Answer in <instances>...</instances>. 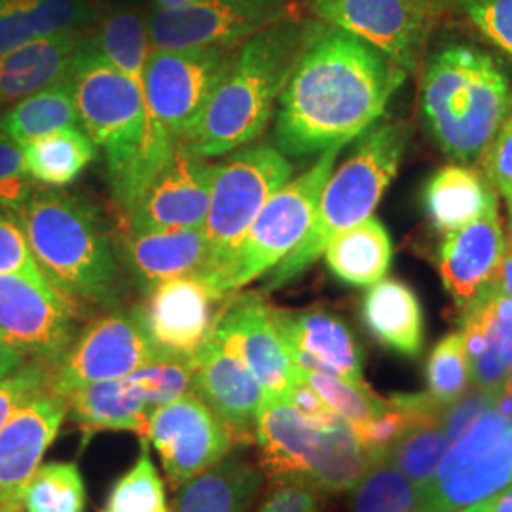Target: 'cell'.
Masks as SVG:
<instances>
[{
    "mask_svg": "<svg viewBox=\"0 0 512 512\" xmlns=\"http://www.w3.org/2000/svg\"><path fill=\"white\" fill-rule=\"evenodd\" d=\"M86 35L42 38L0 54V107L16 105L33 93L63 82Z\"/></svg>",
    "mask_w": 512,
    "mask_h": 512,
    "instance_id": "4316f807",
    "label": "cell"
},
{
    "mask_svg": "<svg viewBox=\"0 0 512 512\" xmlns=\"http://www.w3.org/2000/svg\"><path fill=\"white\" fill-rule=\"evenodd\" d=\"M228 296L202 275H184L156 285L131 315L160 355L190 361L211 336Z\"/></svg>",
    "mask_w": 512,
    "mask_h": 512,
    "instance_id": "9a60e30c",
    "label": "cell"
},
{
    "mask_svg": "<svg viewBox=\"0 0 512 512\" xmlns=\"http://www.w3.org/2000/svg\"><path fill=\"white\" fill-rule=\"evenodd\" d=\"M340 150H325L308 171L281 186L264 203L232 251L205 277L219 293H238L251 281L272 272L304 239Z\"/></svg>",
    "mask_w": 512,
    "mask_h": 512,
    "instance_id": "52a82bcc",
    "label": "cell"
},
{
    "mask_svg": "<svg viewBox=\"0 0 512 512\" xmlns=\"http://www.w3.org/2000/svg\"><path fill=\"white\" fill-rule=\"evenodd\" d=\"M158 355L133 315L107 313L74 338L52 368L50 389L67 397L82 387L124 378Z\"/></svg>",
    "mask_w": 512,
    "mask_h": 512,
    "instance_id": "e0dca14e",
    "label": "cell"
},
{
    "mask_svg": "<svg viewBox=\"0 0 512 512\" xmlns=\"http://www.w3.org/2000/svg\"><path fill=\"white\" fill-rule=\"evenodd\" d=\"M196 2L202 0H154L156 8H184V6H192Z\"/></svg>",
    "mask_w": 512,
    "mask_h": 512,
    "instance_id": "db71d44e",
    "label": "cell"
},
{
    "mask_svg": "<svg viewBox=\"0 0 512 512\" xmlns=\"http://www.w3.org/2000/svg\"><path fill=\"white\" fill-rule=\"evenodd\" d=\"M264 473L239 458H226L177 490L175 512H245Z\"/></svg>",
    "mask_w": 512,
    "mask_h": 512,
    "instance_id": "1f68e13d",
    "label": "cell"
},
{
    "mask_svg": "<svg viewBox=\"0 0 512 512\" xmlns=\"http://www.w3.org/2000/svg\"><path fill=\"white\" fill-rule=\"evenodd\" d=\"M190 366L192 393L226 423L236 442H255L256 418L266 393L253 372L213 334Z\"/></svg>",
    "mask_w": 512,
    "mask_h": 512,
    "instance_id": "ffe728a7",
    "label": "cell"
},
{
    "mask_svg": "<svg viewBox=\"0 0 512 512\" xmlns=\"http://www.w3.org/2000/svg\"><path fill=\"white\" fill-rule=\"evenodd\" d=\"M122 247L129 270L145 293L169 279L203 277L211 268V251L203 226L128 232Z\"/></svg>",
    "mask_w": 512,
    "mask_h": 512,
    "instance_id": "cb8c5ba5",
    "label": "cell"
},
{
    "mask_svg": "<svg viewBox=\"0 0 512 512\" xmlns=\"http://www.w3.org/2000/svg\"><path fill=\"white\" fill-rule=\"evenodd\" d=\"M323 255L340 281L351 287H370L387 274L393 245L384 224L370 217L332 239Z\"/></svg>",
    "mask_w": 512,
    "mask_h": 512,
    "instance_id": "d6a6232c",
    "label": "cell"
},
{
    "mask_svg": "<svg viewBox=\"0 0 512 512\" xmlns=\"http://www.w3.org/2000/svg\"><path fill=\"white\" fill-rule=\"evenodd\" d=\"M476 31L512 57V0H452Z\"/></svg>",
    "mask_w": 512,
    "mask_h": 512,
    "instance_id": "b9f144b4",
    "label": "cell"
},
{
    "mask_svg": "<svg viewBox=\"0 0 512 512\" xmlns=\"http://www.w3.org/2000/svg\"><path fill=\"white\" fill-rule=\"evenodd\" d=\"M52 384V366L31 361L0 380V429L21 406L33 401Z\"/></svg>",
    "mask_w": 512,
    "mask_h": 512,
    "instance_id": "7bdbcfd3",
    "label": "cell"
},
{
    "mask_svg": "<svg viewBox=\"0 0 512 512\" xmlns=\"http://www.w3.org/2000/svg\"><path fill=\"white\" fill-rule=\"evenodd\" d=\"M35 190L37 183L23 165V148L0 129V209L16 215Z\"/></svg>",
    "mask_w": 512,
    "mask_h": 512,
    "instance_id": "ee69618b",
    "label": "cell"
},
{
    "mask_svg": "<svg viewBox=\"0 0 512 512\" xmlns=\"http://www.w3.org/2000/svg\"><path fill=\"white\" fill-rule=\"evenodd\" d=\"M321 25L319 19L289 16L243 42L200 126L181 145L202 158H217L258 139Z\"/></svg>",
    "mask_w": 512,
    "mask_h": 512,
    "instance_id": "7a4b0ae2",
    "label": "cell"
},
{
    "mask_svg": "<svg viewBox=\"0 0 512 512\" xmlns=\"http://www.w3.org/2000/svg\"><path fill=\"white\" fill-rule=\"evenodd\" d=\"M363 321L370 334L406 357L423 349V311L420 298L399 279H382L370 285L363 300Z\"/></svg>",
    "mask_w": 512,
    "mask_h": 512,
    "instance_id": "4dcf8cb0",
    "label": "cell"
},
{
    "mask_svg": "<svg viewBox=\"0 0 512 512\" xmlns=\"http://www.w3.org/2000/svg\"><path fill=\"white\" fill-rule=\"evenodd\" d=\"M78 311L50 281L0 275V340L54 368L76 338Z\"/></svg>",
    "mask_w": 512,
    "mask_h": 512,
    "instance_id": "5bb4252c",
    "label": "cell"
},
{
    "mask_svg": "<svg viewBox=\"0 0 512 512\" xmlns=\"http://www.w3.org/2000/svg\"><path fill=\"white\" fill-rule=\"evenodd\" d=\"M67 416V399L40 393L0 429V507H21L23 492Z\"/></svg>",
    "mask_w": 512,
    "mask_h": 512,
    "instance_id": "44dd1931",
    "label": "cell"
},
{
    "mask_svg": "<svg viewBox=\"0 0 512 512\" xmlns=\"http://www.w3.org/2000/svg\"><path fill=\"white\" fill-rule=\"evenodd\" d=\"M78 124L80 118L69 76L63 82L21 99L0 116V129L21 148L59 129L78 128Z\"/></svg>",
    "mask_w": 512,
    "mask_h": 512,
    "instance_id": "e575fe53",
    "label": "cell"
},
{
    "mask_svg": "<svg viewBox=\"0 0 512 512\" xmlns=\"http://www.w3.org/2000/svg\"><path fill=\"white\" fill-rule=\"evenodd\" d=\"M211 334L253 372L266 397L287 399L296 365L275 330L272 306L262 296L230 294Z\"/></svg>",
    "mask_w": 512,
    "mask_h": 512,
    "instance_id": "ac0fdd59",
    "label": "cell"
},
{
    "mask_svg": "<svg viewBox=\"0 0 512 512\" xmlns=\"http://www.w3.org/2000/svg\"><path fill=\"white\" fill-rule=\"evenodd\" d=\"M296 376L310 385L311 389L323 399L330 410L346 421L351 431H359L366 423L378 418L385 408L387 399L378 397L366 384H353L344 378L330 376L315 370H306L296 366Z\"/></svg>",
    "mask_w": 512,
    "mask_h": 512,
    "instance_id": "74e56055",
    "label": "cell"
},
{
    "mask_svg": "<svg viewBox=\"0 0 512 512\" xmlns=\"http://www.w3.org/2000/svg\"><path fill=\"white\" fill-rule=\"evenodd\" d=\"M217 164L177 143L173 156L128 215V232L202 228Z\"/></svg>",
    "mask_w": 512,
    "mask_h": 512,
    "instance_id": "d6986e66",
    "label": "cell"
},
{
    "mask_svg": "<svg viewBox=\"0 0 512 512\" xmlns=\"http://www.w3.org/2000/svg\"><path fill=\"white\" fill-rule=\"evenodd\" d=\"M423 202L429 219L442 234L475 222L497 205V194L486 175L465 164L440 167L425 184Z\"/></svg>",
    "mask_w": 512,
    "mask_h": 512,
    "instance_id": "f546056e",
    "label": "cell"
},
{
    "mask_svg": "<svg viewBox=\"0 0 512 512\" xmlns=\"http://www.w3.org/2000/svg\"><path fill=\"white\" fill-rule=\"evenodd\" d=\"M294 16L289 0H202L184 8H154L150 52L241 46L256 33Z\"/></svg>",
    "mask_w": 512,
    "mask_h": 512,
    "instance_id": "4fadbf2b",
    "label": "cell"
},
{
    "mask_svg": "<svg viewBox=\"0 0 512 512\" xmlns=\"http://www.w3.org/2000/svg\"><path fill=\"white\" fill-rule=\"evenodd\" d=\"M473 387L471 363L461 332L444 336L427 361V395L439 404L459 399Z\"/></svg>",
    "mask_w": 512,
    "mask_h": 512,
    "instance_id": "ab89813d",
    "label": "cell"
},
{
    "mask_svg": "<svg viewBox=\"0 0 512 512\" xmlns=\"http://www.w3.org/2000/svg\"><path fill=\"white\" fill-rule=\"evenodd\" d=\"M239 46L156 50L145 69L147 97L177 143H184L202 122L203 112L232 69Z\"/></svg>",
    "mask_w": 512,
    "mask_h": 512,
    "instance_id": "8fae6325",
    "label": "cell"
},
{
    "mask_svg": "<svg viewBox=\"0 0 512 512\" xmlns=\"http://www.w3.org/2000/svg\"><path fill=\"white\" fill-rule=\"evenodd\" d=\"M420 103L437 147L459 164H476L512 114L511 78L482 48L448 42L425 61Z\"/></svg>",
    "mask_w": 512,
    "mask_h": 512,
    "instance_id": "3957f363",
    "label": "cell"
},
{
    "mask_svg": "<svg viewBox=\"0 0 512 512\" xmlns=\"http://www.w3.org/2000/svg\"><path fill=\"white\" fill-rule=\"evenodd\" d=\"M69 84L80 124L93 143L105 150L107 169L124 164L141 147L147 122L158 118L147 92L110 65L90 35L82 38L74 54Z\"/></svg>",
    "mask_w": 512,
    "mask_h": 512,
    "instance_id": "ba28073f",
    "label": "cell"
},
{
    "mask_svg": "<svg viewBox=\"0 0 512 512\" xmlns=\"http://www.w3.org/2000/svg\"><path fill=\"white\" fill-rule=\"evenodd\" d=\"M452 0H311V14L380 50L414 73L442 12Z\"/></svg>",
    "mask_w": 512,
    "mask_h": 512,
    "instance_id": "7c38bea8",
    "label": "cell"
},
{
    "mask_svg": "<svg viewBox=\"0 0 512 512\" xmlns=\"http://www.w3.org/2000/svg\"><path fill=\"white\" fill-rule=\"evenodd\" d=\"M272 321L294 365L365 384L363 353L348 325L321 310H277Z\"/></svg>",
    "mask_w": 512,
    "mask_h": 512,
    "instance_id": "603a6c76",
    "label": "cell"
},
{
    "mask_svg": "<svg viewBox=\"0 0 512 512\" xmlns=\"http://www.w3.org/2000/svg\"><path fill=\"white\" fill-rule=\"evenodd\" d=\"M145 439L162 459L173 490L230 456L236 444L226 423L194 393L156 408Z\"/></svg>",
    "mask_w": 512,
    "mask_h": 512,
    "instance_id": "2e32d148",
    "label": "cell"
},
{
    "mask_svg": "<svg viewBox=\"0 0 512 512\" xmlns=\"http://www.w3.org/2000/svg\"><path fill=\"white\" fill-rule=\"evenodd\" d=\"M255 442L264 476H304L323 492H349L370 459L346 421L319 427L272 397L258 410Z\"/></svg>",
    "mask_w": 512,
    "mask_h": 512,
    "instance_id": "8992f818",
    "label": "cell"
},
{
    "mask_svg": "<svg viewBox=\"0 0 512 512\" xmlns=\"http://www.w3.org/2000/svg\"><path fill=\"white\" fill-rule=\"evenodd\" d=\"M512 484V418L488 408L450 444L423 488L433 512H463Z\"/></svg>",
    "mask_w": 512,
    "mask_h": 512,
    "instance_id": "9c48e42d",
    "label": "cell"
},
{
    "mask_svg": "<svg viewBox=\"0 0 512 512\" xmlns=\"http://www.w3.org/2000/svg\"><path fill=\"white\" fill-rule=\"evenodd\" d=\"M0 275H25L48 281L33 258L16 215L4 209H0Z\"/></svg>",
    "mask_w": 512,
    "mask_h": 512,
    "instance_id": "bcb514c9",
    "label": "cell"
},
{
    "mask_svg": "<svg viewBox=\"0 0 512 512\" xmlns=\"http://www.w3.org/2000/svg\"><path fill=\"white\" fill-rule=\"evenodd\" d=\"M463 512H512V484L492 499Z\"/></svg>",
    "mask_w": 512,
    "mask_h": 512,
    "instance_id": "f907efd6",
    "label": "cell"
},
{
    "mask_svg": "<svg viewBox=\"0 0 512 512\" xmlns=\"http://www.w3.org/2000/svg\"><path fill=\"white\" fill-rule=\"evenodd\" d=\"M40 272L73 304L109 308L120 296V268L95 209L82 198L40 188L16 213Z\"/></svg>",
    "mask_w": 512,
    "mask_h": 512,
    "instance_id": "277c9868",
    "label": "cell"
},
{
    "mask_svg": "<svg viewBox=\"0 0 512 512\" xmlns=\"http://www.w3.org/2000/svg\"><path fill=\"white\" fill-rule=\"evenodd\" d=\"M21 365H23V355L16 349L6 346L4 342H0V380L10 376Z\"/></svg>",
    "mask_w": 512,
    "mask_h": 512,
    "instance_id": "816d5d0a",
    "label": "cell"
},
{
    "mask_svg": "<svg viewBox=\"0 0 512 512\" xmlns=\"http://www.w3.org/2000/svg\"><path fill=\"white\" fill-rule=\"evenodd\" d=\"M27 512H86V484L74 463L40 465L23 492Z\"/></svg>",
    "mask_w": 512,
    "mask_h": 512,
    "instance_id": "f35d334b",
    "label": "cell"
},
{
    "mask_svg": "<svg viewBox=\"0 0 512 512\" xmlns=\"http://www.w3.org/2000/svg\"><path fill=\"white\" fill-rule=\"evenodd\" d=\"M406 76L365 40L323 23L277 101V150L306 158L346 147L384 116Z\"/></svg>",
    "mask_w": 512,
    "mask_h": 512,
    "instance_id": "6da1fadb",
    "label": "cell"
},
{
    "mask_svg": "<svg viewBox=\"0 0 512 512\" xmlns=\"http://www.w3.org/2000/svg\"><path fill=\"white\" fill-rule=\"evenodd\" d=\"M497 287L512 300V238L507 239V251L503 256L499 275H497Z\"/></svg>",
    "mask_w": 512,
    "mask_h": 512,
    "instance_id": "f5cc1de1",
    "label": "cell"
},
{
    "mask_svg": "<svg viewBox=\"0 0 512 512\" xmlns=\"http://www.w3.org/2000/svg\"><path fill=\"white\" fill-rule=\"evenodd\" d=\"M97 145L80 128H67L44 135L23 147V165L38 184L61 188L74 183L92 164Z\"/></svg>",
    "mask_w": 512,
    "mask_h": 512,
    "instance_id": "836d02e7",
    "label": "cell"
},
{
    "mask_svg": "<svg viewBox=\"0 0 512 512\" xmlns=\"http://www.w3.org/2000/svg\"><path fill=\"white\" fill-rule=\"evenodd\" d=\"M258 512H321L323 490L298 475L275 476Z\"/></svg>",
    "mask_w": 512,
    "mask_h": 512,
    "instance_id": "f6af8a7d",
    "label": "cell"
},
{
    "mask_svg": "<svg viewBox=\"0 0 512 512\" xmlns=\"http://www.w3.org/2000/svg\"><path fill=\"white\" fill-rule=\"evenodd\" d=\"M492 399H494V393L473 385L456 401L440 406V425L450 444L456 442L475 423L476 418L482 416L492 406Z\"/></svg>",
    "mask_w": 512,
    "mask_h": 512,
    "instance_id": "7dc6e473",
    "label": "cell"
},
{
    "mask_svg": "<svg viewBox=\"0 0 512 512\" xmlns=\"http://www.w3.org/2000/svg\"><path fill=\"white\" fill-rule=\"evenodd\" d=\"M105 512H169L164 480L145 444L128 473L114 484Z\"/></svg>",
    "mask_w": 512,
    "mask_h": 512,
    "instance_id": "60d3db41",
    "label": "cell"
},
{
    "mask_svg": "<svg viewBox=\"0 0 512 512\" xmlns=\"http://www.w3.org/2000/svg\"><path fill=\"white\" fill-rule=\"evenodd\" d=\"M293 173L287 156L268 145L239 148L226 164L217 167L209 213L203 224L211 251L207 275L232 251L264 203L291 181Z\"/></svg>",
    "mask_w": 512,
    "mask_h": 512,
    "instance_id": "30bf717a",
    "label": "cell"
},
{
    "mask_svg": "<svg viewBox=\"0 0 512 512\" xmlns=\"http://www.w3.org/2000/svg\"><path fill=\"white\" fill-rule=\"evenodd\" d=\"M65 399L67 414L86 440L101 431H131L147 437L148 420L154 410L135 372L82 387Z\"/></svg>",
    "mask_w": 512,
    "mask_h": 512,
    "instance_id": "484cf974",
    "label": "cell"
},
{
    "mask_svg": "<svg viewBox=\"0 0 512 512\" xmlns=\"http://www.w3.org/2000/svg\"><path fill=\"white\" fill-rule=\"evenodd\" d=\"M95 21L90 0H8L0 12V54L42 38L86 33Z\"/></svg>",
    "mask_w": 512,
    "mask_h": 512,
    "instance_id": "f1b7e54d",
    "label": "cell"
},
{
    "mask_svg": "<svg viewBox=\"0 0 512 512\" xmlns=\"http://www.w3.org/2000/svg\"><path fill=\"white\" fill-rule=\"evenodd\" d=\"M484 167L488 181L507 203L512 230V114L484 154Z\"/></svg>",
    "mask_w": 512,
    "mask_h": 512,
    "instance_id": "c3c4849f",
    "label": "cell"
},
{
    "mask_svg": "<svg viewBox=\"0 0 512 512\" xmlns=\"http://www.w3.org/2000/svg\"><path fill=\"white\" fill-rule=\"evenodd\" d=\"M507 238L497 205L475 222L446 234L439 253L442 285L459 313L497 285Z\"/></svg>",
    "mask_w": 512,
    "mask_h": 512,
    "instance_id": "7402d4cb",
    "label": "cell"
},
{
    "mask_svg": "<svg viewBox=\"0 0 512 512\" xmlns=\"http://www.w3.org/2000/svg\"><path fill=\"white\" fill-rule=\"evenodd\" d=\"M285 401L291 404L296 412H300L306 420H310L319 427H334L336 423L342 421L327 404L323 403V399L311 389L310 385L296 376V368H294V384Z\"/></svg>",
    "mask_w": 512,
    "mask_h": 512,
    "instance_id": "681fc988",
    "label": "cell"
},
{
    "mask_svg": "<svg viewBox=\"0 0 512 512\" xmlns=\"http://www.w3.org/2000/svg\"><path fill=\"white\" fill-rule=\"evenodd\" d=\"M351 492V512H433L425 490L385 458L370 456Z\"/></svg>",
    "mask_w": 512,
    "mask_h": 512,
    "instance_id": "d590c367",
    "label": "cell"
},
{
    "mask_svg": "<svg viewBox=\"0 0 512 512\" xmlns=\"http://www.w3.org/2000/svg\"><path fill=\"white\" fill-rule=\"evenodd\" d=\"M6 2H8V0H0V12H2V8L6 6Z\"/></svg>",
    "mask_w": 512,
    "mask_h": 512,
    "instance_id": "6f0895ef",
    "label": "cell"
},
{
    "mask_svg": "<svg viewBox=\"0 0 512 512\" xmlns=\"http://www.w3.org/2000/svg\"><path fill=\"white\" fill-rule=\"evenodd\" d=\"M410 141L404 122L372 129L325 184L308 234L268 277V291L289 285L325 253L327 245L349 228L370 219L387 186L399 173Z\"/></svg>",
    "mask_w": 512,
    "mask_h": 512,
    "instance_id": "5b68a950",
    "label": "cell"
},
{
    "mask_svg": "<svg viewBox=\"0 0 512 512\" xmlns=\"http://www.w3.org/2000/svg\"><path fill=\"white\" fill-rule=\"evenodd\" d=\"M93 46L110 65L126 74L139 90H145V69L150 55L148 23L135 10H118L103 19L90 35Z\"/></svg>",
    "mask_w": 512,
    "mask_h": 512,
    "instance_id": "8d00e7d4",
    "label": "cell"
},
{
    "mask_svg": "<svg viewBox=\"0 0 512 512\" xmlns=\"http://www.w3.org/2000/svg\"><path fill=\"white\" fill-rule=\"evenodd\" d=\"M501 389H505V391L512 393V361L511 366H509V372H507V378H505V384H503Z\"/></svg>",
    "mask_w": 512,
    "mask_h": 512,
    "instance_id": "11a10c76",
    "label": "cell"
},
{
    "mask_svg": "<svg viewBox=\"0 0 512 512\" xmlns=\"http://www.w3.org/2000/svg\"><path fill=\"white\" fill-rule=\"evenodd\" d=\"M511 234H512V230H511Z\"/></svg>",
    "mask_w": 512,
    "mask_h": 512,
    "instance_id": "91938a15",
    "label": "cell"
},
{
    "mask_svg": "<svg viewBox=\"0 0 512 512\" xmlns=\"http://www.w3.org/2000/svg\"><path fill=\"white\" fill-rule=\"evenodd\" d=\"M0 342H2V340H0Z\"/></svg>",
    "mask_w": 512,
    "mask_h": 512,
    "instance_id": "680465c9",
    "label": "cell"
},
{
    "mask_svg": "<svg viewBox=\"0 0 512 512\" xmlns=\"http://www.w3.org/2000/svg\"><path fill=\"white\" fill-rule=\"evenodd\" d=\"M391 399L408 414V423L384 456L414 484L425 488L450 448V440L439 421L442 404L427 393L393 395Z\"/></svg>",
    "mask_w": 512,
    "mask_h": 512,
    "instance_id": "83f0119b",
    "label": "cell"
},
{
    "mask_svg": "<svg viewBox=\"0 0 512 512\" xmlns=\"http://www.w3.org/2000/svg\"><path fill=\"white\" fill-rule=\"evenodd\" d=\"M0 512H21V507H0Z\"/></svg>",
    "mask_w": 512,
    "mask_h": 512,
    "instance_id": "9f6ffc18",
    "label": "cell"
},
{
    "mask_svg": "<svg viewBox=\"0 0 512 512\" xmlns=\"http://www.w3.org/2000/svg\"><path fill=\"white\" fill-rule=\"evenodd\" d=\"M461 336L473 385L499 391L512 361V300L497 285L461 313Z\"/></svg>",
    "mask_w": 512,
    "mask_h": 512,
    "instance_id": "d4e9b609",
    "label": "cell"
}]
</instances>
